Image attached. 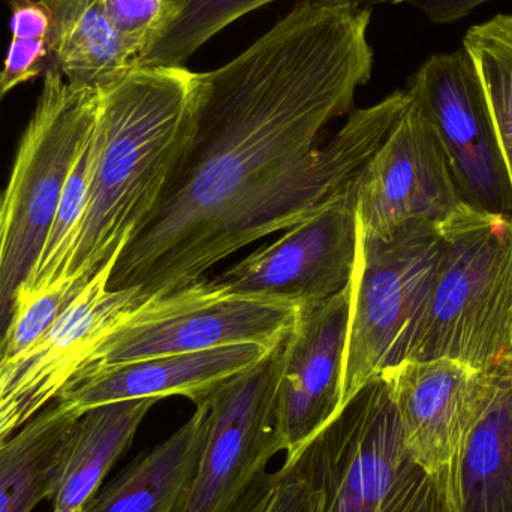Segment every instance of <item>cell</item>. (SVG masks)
<instances>
[{
	"mask_svg": "<svg viewBox=\"0 0 512 512\" xmlns=\"http://www.w3.org/2000/svg\"><path fill=\"white\" fill-rule=\"evenodd\" d=\"M370 18L298 2L242 54L197 72L185 152L108 289L135 288L141 304L173 294L352 188L411 102L396 90L352 111L372 77Z\"/></svg>",
	"mask_w": 512,
	"mask_h": 512,
	"instance_id": "1",
	"label": "cell"
},
{
	"mask_svg": "<svg viewBox=\"0 0 512 512\" xmlns=\"http://www.w3.org/2000/svg\"><path fill=\"white\" fill-rule=\"evenodd\" d=\"M96 90L89 204L53 283L80 291L161 203L191 137L197 72L137 66Z\"/></svg>",
	"mask_w": 512,
	"mask_h": 512,
	"instance_id": "2",
	"label": "cell"
},
{
	"mask_svg": "<svg viewBox=\"0 0 512 512\" xmlns=\"http://www.w3.org/2000/svg\"><path fill=\"white\" fill-rule=\"evenodd\" d=\"M438 230V276L409 360L450 358L487 375L512 369V216L460 204Z\"/></svg>",
	"mask_w": 512,
	"mask_h": 512,
	"instance_id": "3",
	"label": "cell"
},
{
	"mask_svg": "<svg viewBox=\"0 0 512 512\" xmlns=\"http://www.w3.org/2000/svg\"><path fill=\"white\" fill-rule=\"evenodd\" d=\"M292 462L321 493L319 512H450L447 471L432 474L414 459L382 376Z\"/></svg>",
	"mask_w": 512,
	"mask_h": 512,
	"instance_id": "4",
	"label": "cell"
},
{
	"mask_svg": "<svg viewBox=\"0 0 512 512\" xmlns=\"http://www.w3.org/2000/svg\"><path fill=\"white\" fill-rule=\"evenodd\" d=\"M98 90L44 74L35 113L24 129L8 185L0 194V360L15 300L53 228L63 186L95 126Z\"/></svg>",
	"mask_w": 512,
	"mask_h": 512,
	"instance_id": "5",
	"label": "cell"
},
{
	"mask_svg": "<svg viewBox=\"0 0 512 512\" xmlns=\"http://www.w3.org/2000/svg\"><path fill=\"white\" fill-rule=\"evenodd\" d=\"M439 258L436 225H409L384 239L357 228L340 411L367 384L411 358L426 324Z\"/></svg>",
	"mask_w": 512,
	"mask_h": 512,
	"instance_id": "6",
	"label": "cell"
},
{
	"mask_svg": "<svg viewBox=\"0 0 512 512\" xmlns=\"http://www.w3.org/2000/svg\"><path fill=\"white\" fill-rule=\"evenodd\" d=\"M298 309L291 301L224 294L203 279L173 294L150 298L126 313L96 345L84 367L242 343L273 349L285 342Z\"/></svg>",
	"mask_w": 512,
	"mask_h": 512,
	"instance_id": "7",
	"label": "cell"
},
{
	"mask_svg": "<svg viewBox=\"0 0 512 512\" xmlns=\"http://www.w3.org/2000/svg\"><path fill=\"white\" fill-rule=\"evenodd\" d=\"M406 90L444 147L462 203L512 216L510 174L483 81L466 48L429 57Z\"/></svg>",
	"mask_w": 512,
	"mask_h": 512,
	"instance_id": "8",
	"label": "cell"
},
{
	"mask_svg": "<svg viewBox=\"0 0 512 512\" xmlns=\"http://www.w3.org/2000/svg\"><path fill=\"white\" fill-rule=\"evenodd\" d=\"M283 343L198 400L209 412V429L197 474L177 512H227L282 451L274 399Z\"/></svg>",
	"mask_w": 512,
	"mask_h": 512,
	"instance_id": "9",
	"label": "cell"
},
{
	"mask_svg": "<svg viewBox=\"0 0 512 512\" xmlns=\"http://www.w3.org/2000/svg\"><path fill=\"white\" fill-rule=\"evenodd\" d=\"M360 233L390 237L415 224L436 225L460 206L444 147L414 101L355 180Z\"/></svg>",
	"mask_w": 512,
	"mask_h": 512,
	"instance_id": "10",
	"label": "cell"
},
{
	"mask_svg": "<svg viewBox=\"0 0 512 512\" xmlns=\"http://www.w3.org/2000/svg\"><path fill=\"white\" fill-rule=\"evenodd\" d=\"M355 182L346 194L312 218L285 230L207 285L224 294L319 303L351 283L357 256Z\"/></svg>",
	"mask_w": 512,
	"mask_h": 512,
	"instance_id": "11",
	"label": "cell"
},
{
	"mask_svg": "<svg viewBox=\"0 0 512 512\" xmlns=\"http://www.w3.org/2000/svg\"><path fill=\"white\" fill-rule=\"evenodd\" d=\"M349 300L348 285L327 300L301 306L283 343L274 424L285 463L339 414Z\"/></svg>",
	"mask_w": 512,
	"mask_h": 512,
	"instance_id": "12",
	"label": "cell"
},
{
	"mask_svg": "<svg viewBox=\"0 0 512 512\" xmlns=\"http://www.w3.org/2000/svg\"><path fill=\"white\" fill-rule=\"evenodd\" d=\"M381 376L414 459L432 474L447 471L486 399L492 375L436 358L403 361Z\"/></svg>",
	"mask_w": 512,
	"mask_h": 512,
	"instance_id": "13",
	"label": "cell"
},
{
	"mask_svg": "<svg viewBox=\"0 0 512 512\" xmlns=\"http://www.w3.org/2000/svg\"><path fill=\"white\" fill-rule=\"evenodd\" d=\"M270 351L256 343H242L191 354L84 367L65 385L57 402L80 415L108 403L171 396L186 397L195 405L221 382L254 366Z\"/></svg>",
	"mask_w": 512,
	"mask_h": 512,
	"instance_id": "14",
	"label": "cell"
},
{
	"mask_svg": "<svg viewBox=\"0 0 512 512\" xmlns=\"http://www.w3.org/2000/svg\"><path fill=\"white\" fill-rule=\"evenodd\" d=\"M450 512H512V369L486 399L447 468Z\"/></svg>",
	"mask_w": 512,
	"mask_h": 512,
	"instance_id": "15",
	"label": "cell"
},
{
	"mask_svg": "<svg viewBox=\"0 0 512 512\" xmlns=\"http://www.w3.org/2000/svg\"><path fill=\"white\" fill-rule=\"evenodd\" d=\"M209 429L204 403L170 438L140 454L80 512H177L200 465Z\"/></svg>",
	"mask_w": 512,
	"mask_h": 512,
	"instance_id": "16",
	"label": "cell"
},
{
	"mask_svg": "<svg viewBox=\"0 0 512 512\" xmlns=\"http://www.w3.org/2000/svg\"><path fill=\"white\" fill-rule=\"evenodd\" d=\"M158 399L126 400L84 412L60 463L51 512H80L99 492Z\"/></svg>",
	"mask_w": 512,
	"mask_h": 512,
	"instance_id": "17",
	"label": "cell"
},
{
	"mask_svg": "<svg viewBox=\"0 0 512 512\" xmlns=\"http://www.w3.org/2000/svg\"><path fill=\"white\" fill-rule=\"evenodd\" d=\"M44 3L50 11L48 68L69 84L96 89L137 68V56L108 20L102 0Z\"/></svg>",
	"mask_w": 512,
	"mask_h": 512,
	"instance_id": "18",
	"label": "cell"
},
{
	"mask_svg": "<svg viewBox=\"0 0 512 512\" xmlns=\"http://www.w3.org/2000/svg\"><path fill=\"white\" fill-rule=\"evenodd\" d=\"M81 415L54 400L0 450V512H30L51 498Z\"/></svg>",
	"mask_w": 512,
	"mask_h": 512,
	"instance_id": "19",
	"label": "cell"
},
{
	"mask_svg": "<svg viewBox=\"0 0 512 512\" xmlns=\"http://www.w3.org/2000/svg\"><path fill=\"white\" fill-rule=\"evenodd\" d=\"M176 15L137 66H185L192 54L249 12L277 0H174ZM325 6H354L355 0H300Z\"/></svg>",
	"mask_w": 512,
	"mask_h": 512,
	"instance_id": "20",
	"label": "cell"
},
{
	"mask_svg": "<svg viewBox=\"0 0 512 512\" xmlns=\"http://www.w3.org/2000/svg\"><path fill=\"white\" fill-rule=\"evenodd\" d=\"M462 47L483 81L512 186V14L469 27Z\"/></svg>",
	"mask_w": 512,
	"mask_h": 512,
	"instance_id": "21",
	"label": "cell"
},
{
	"mask_svg": "<svg viewBox=\"0 0 512 512\" xmlns=\"http://www.w3.org/2000/svg\"><path fill=\"white\" fill-rule=\"evenodd\" d=\"M321 493L297 462L265 471L227 512H319Z\"/></svg>",
	"mask_w": 512,
	"mask_h": 512,
	"instance_id": "22",
	"label": "cell"
},
{
	"mask_svg": "<svg viewBox=\"0 0 512 512\" xmlns=\"http://www.w3.org/2000/svg\"><path fill=\"white\" fill-rule=\"evenodd\" d=\"M81 291L53 286L35 294H18L0 361L18 357L44 339Z\"/></svg>",
	"mask_w": 512,
	"mask_h": 512,
	"instance_id": "23",
	"label": "cell"
},
{
	"mask_svg": "<svg viewBox=\"0 0 512 512\" xmlns=\"http://www.w3.org/2000/svg\"><path fill=\"white\" fill-rule=\"evenodd\" d=\"M120 38L140 59L164 35L176 15L174 0H102Z\"/></svg>",
	"mask_w": 512,
	"mask_h": 512,
	"instance_id": "24",
	"label": "cell"
},
{
	"mask_svg": "<svg viewBox=\"0 0 512 512\" xmlns=\"http://www.w3.org/2000/svg\"><path fill=\"white\" fill-rule=\"evenodd\" d=\"M50 65L48 38L12 36L0 71V96L45 74Z\"/></svg>",
	"mask_w": 512,
	"mask_h": 512,
	"instance_id": "25",
	"label": "cell"
},
{
	"mask_svg": "<svg viewBox=\"0 0 512 512\" xmlns=\"http://www.w3.org/2000/svg\"><path fill=\"white\" fill-rule=\"evenodd\" d=\"M492 0H355L354 6L358 9L372 11L376 5H411L423 12L432 23H457L468 17L477 6Z\"/></svg>",
	"mask_w": 512,
	"mask_h": 512,
	"instance_id": "26",
	"label": "cell"
},
{
	"mask_svg": "<svg viewBox=\"0 0 512 512\" xmlns=\"http://www.w3.org/2000/svg\"><path fill=\"white\" fill-rule=\"evenodd\" d=\"M9 8V30L12 36L48 38L50 11L44 0H9Z\"/></svg>",
	"mask_w": 512,
	"mask_h": 512,
	"instance_id": "27",
	"label": "cell"
},
{
	"mask_svg": "<svg viewBox=\"0 0 512 512\" xmlns=\"http://www.w3.org/2000/svg\"><path fill=\"white\" fill-rule=\"evenodd\" d=\"M0 101H2V96H0Z\"/></svg>",
	"mask_w": 512,
	"mask_h": 512,
	"instance_id": "28",
	"label": "cell"
}]
</instances>
